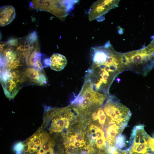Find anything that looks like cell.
Here are the masks:
<instances>
[{"mask_svg":"<svg viewBox=\"0 0 154 154\" xmlns=\"http://www.w3.org/2000/svg\"><path fill=\"white\" fill-rule=\"evenodd\" d=\"M73 135L75 141L80 142H85L83 136L82 135L79 134H76Z\"/></svg>","mask_w":154,"mask_h":154,"instance_id":"e0dca14e","label":"cell"},{"mask_svg":"<svg viewBox=\"0 0 154 154\" xmlns=\"http://www.w3.org/2000/svg\"><path fill=\"white\" fill-rule=\"evenodd\" d=\"M65 109V108H64V116L61 115L60 110H56L58 115L52 120L50 127L49 129L50 133L60 132L64 128L68 127L69 121Z\"/></svg>","mask_w":154,"mask_h":154,"instance_id":"8992f818","label":"cell"},{"mask_svg":"<svg viewBox=\"0 0 154 154\" xmlns=\"http://www.w3.org/2000/svg\"><path fill=\"white\" fill-rule=\"evenodd\" d=\"M43 131L41 128L27 140L24 146L25 153L29 154L37 151L42 142Z\"/></svg>","mask_w":154,"mask_h":154,"instance_id":"52a82bcc","label":"cell"},{"mask_svg":"<svg viewBox=\"0 0 154 154\" xmlns=\"http://www.w3.org/2000/svg\"><path fill=\"white\" fill-rule=\"evenodd\" d=\"M53 141L49 135L43 130L42 142L37 150V154H53Z\"/></svg>","mask_w":154,"mask_h":154,"instance_id":"9c48e42d","label":"cell"},{"mask_svg":"<svg viewBox=\"0 0 154 154\" xmlns=\"http://www.w3.org/2000/svg\"><path fill=\"white\" fill-rule=\"evenodd\" d=\"M103 110L106 115L114 123L124 128L131 115L129 109L120 103L118 99L113 95H109Z\"/></svg>","mask_w":154,"mask_h":154,"instance_id":"3957f363","label":"cell"},{"mask_svg":"<svg viewBox=\"0 0 154 154\" xmlns=\"http://www.w3.org/2000/svg\"><path fill=\"white\" fill-rule=\"evenodd\" d=\"M92 63L84 82L96 92L109 96V90L116 77L125 71L122 53L116 51L108 40L102 46L90 49Z\"/></svg>","mask_w":154,"mask_h":154,"instance_id":"6da1fadb","label":"cell"},{"mask_svg":"<svg viewBox=\"0 0 154 154\" xmlns=\"http://www.w3.org/2000/svg\"><path fill=\"white\" fill-rule=\"evenodd\" d=\"M119 2L118 0H104L95 2L89 10V20L91 21L97 19L110 9L117 7Z\"/></svg>","mask_w":154,"mask_h":154,"instance_id":"277c9868","label":"cell"},{"mask_svg":"<svg viewBox=\"0 0 154 154\" xmlns=\"http://www.w3.org/2000/svg\"><path fill=\"white\" fill-rule=\"evenodd\" d=\"M148 145L150 147L151 149L154 151V139L150 136L149 137Z\"/></svg>","mask_w":154,"mask_h":154,"instance_id":"d6986e66","label":"cell"},{"mask_svg":"<svg viewBox=\"0 0 154 154\" xmlns=\"http://www.w3.org/2000/svg\"><path fill=\"white\" fill-rule=\"evenodd\" d=\"M125 71L146 76L154 66V51L147 46L140 49L122 53Z\"/></svg>","mask_w":154,"mask_h":154,"instance_id":"7a4b0ae2","label":"cell"},{"mask_svg":"<svg viewBox=\"0 0 154 154\" xmlns=\"http://www.w3.org/2000/svg\"><path fill=\"white\" fill-rule=\"evenodd\" d=\"M78 95L88 100L91 106L97 107L102 105L109 96L94 90L90 86L84 83Z\"/></svg>","mask_w":154,"mask_h":154,"instance_id":"5b68a950","label":"cell"},{"mask_svg":"<svg viewBox=\"0 0 154 154\" xmlns=\"http://www.w3.org/2000/svg\"><path fill=\"white\" fill-rule=\"evenodd\" d=\"M148 45L154 50V37H153L152 40Z\"/></svg>","mask_w":154,"mask_h":154,"instance_id":"44dd1931","label":"cell"},{"mask_svg":"<svg viewBox=\"0 0 154 154\" xmlns=\"http://www.w3.org/2000/svg\"><path fill=\"white\" fill-rule=\"evenodd\" d=\"M95 143L98 148L100 149H103L106 145V139L105 137L96 139Z\"/></svg>","mask_w":154,"mask_h":154,"instance_id":"5bb4252c","label":"cell"},{"mask_svg":"<svg viewBox=\"0 0 154 154\" xmlns=\"http://www.w3.org/2000/svg\"><path fill=\"white\" fill-rule=\"evenodd\" d=\"M81 154H88V152H87L85 151H82L81 153Z\"/></svg>","mask_w":154,"mask_h":154,"instance_id":"603a6c76","label":"cell"},{"mask_svg":"<svg viewBox=\"0 0 154 154\" xmlns=\"http://www.w3.org/2000/svg\"><path fill=\"white\" fill-rule=\"evenodd\" d=\"M116 147L119 149H122L125 145V136L119 133L116 137L115 140Z\"/></svg>","mask_w":154,"mask_h":154,"instance_id":"7c38bea8","label":"cell"},{"mask_svg":"<svg viewBox=\"0 0 154 154\" xmlns=\"http://www.w3.org/2000/svg\"><path fill=\"white\" fill-rule=\"evenodd\" d=\"M14 8L11 5L1 6L0 9V25L3 27L11 23L15 18Z\"/></svg>","mask_w":154,"mask_h":154,"instance_id":"ba28073f","label":"cell"},{"mask_svg":"<svg viewBox=\"0 0 154 154\" xmlns=\"http://www.w3.org/2000/svg\"><path fill=\"white\" fill-rule=\"evenodd\" d=\"M98 127L94 125H92L90 127V132L92 134L96 133V130Z\"/></svg>","mask_w":154,"mask_h":154,"instance_id":"ffe728a7","label":"cell"},{"mask_svg":"<svg viewBox=\"0 0 154 154\" xmlns=\"http://www.w3.org/2000/svg\"><path fill=\"white\" fill-rule=\"evenodd\" d=\"M124 129L115 123H113L106 129V139L110 146H114L116 137L121 133Z\"/></svg>","mask_w":154,"mask_h":154,"instance_id":"8fae6325","label":"cell"},{"mask_svg":"<svg viewBox=\"0 0 154 154\" xmlns=\"http://www.w3.org/2000/svg\"><path fill=\"white\" fill-rule=\"evenodd\" d=\"M153 138L154 139V135H153Z\"/></svg>","mask_w":154,"mask_h":154,"instance_id":"cb8c5ba5","label":"cell"},{"mask_svg":"<svg viewBox=\"0 0 154 154\" xmlns=\"http://www.w3.org/2000/svg\"><path fill=\"white\" fill-rule=\"evenodd\" d=\"M97 119L99 123L102 125H103L106 121V116L102 108H98L96 112Z\"/></svg>","mask_w":154,"mask_h":154,"instance_id":"4fadbf2b","label":"cell"},{"mask_svg":"<svg viewBox=\"0 0 154 154\" xmlns=\"http://www.w3.org/2000/svg\"><path fill=\"white\" fill-rule=\"evenodd\" d=\"M92 116L94 120H96L98 119L96 112H94L92 114Z\"/></svg>","mask_w":154,"mask_h":154,"instance_id":"7402d4cb","label":"cell"},{"mask_svg":"<svg viewBox=\"0 0 154 154\" xmlns=\"http://www.w3.org/2000/svg\"><path fill=\"white\" fill-rule=\"evenodd\" d=\"M49 61L51 68L57 71L63 69L67 63L66 57L59 53L53 54L50 57Z\"/></svg>","mask_w":154,"mask_h":154,"instance_id":"30bf717a","label":"cell"},{"mask_svg":"<svg viewBox=\"0 0 154 154\" xmlns=\"http://www.w3.org/2000/svg\"><path fill=\"white\" fill-rule=\"evenodd\" d=\"M96 139L105 137L104 131L101 128L99 127L96 130Z\"/></svg>","mask_w":154,"mask_h":154,"instance_id":"2e32d148","label":"cell"},{"mask_svg":"<svg viewBox=\"0 0 154 154\" xmlns=\"http://www.w3.org/2000/svg\"><path fill=\"white\" fill-rule=\"evenodd\" d=\"M86 142H80L76 141H75L71 143L75 148H77L82 147L85 144Z\"/></svg>","mask_w":154,"mask_h":154,"instance_id":"ac0fdd59","label":"cell"},{"mask_svg":"<svg viewBox=\"0 0 154 154\" xmlns=\"http://www.w3.org/2000/svg\"><path fill=\"white\" fill-rule=\"evenodd\" d=\"M66 152L68 154H72L74 151L75 147L71 143L65 145Z\"/></svg>","mask_w":154,"mask_h":154,"instance_id":"9a60e30c","label":"cell"}]
</instances>
